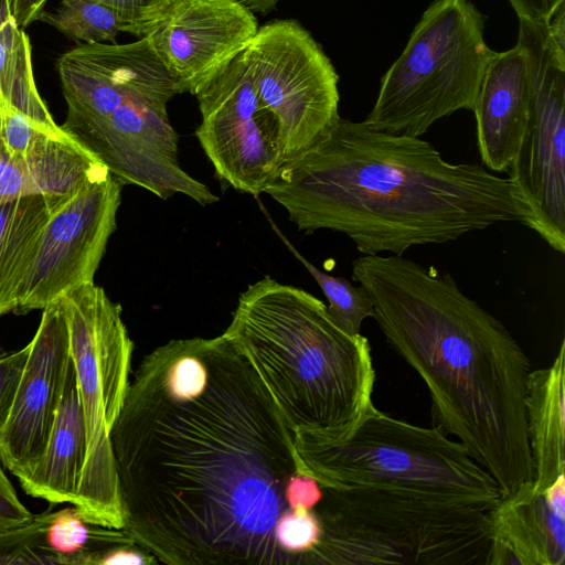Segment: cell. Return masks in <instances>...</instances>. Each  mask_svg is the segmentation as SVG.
<instances>
[{"instance_id":"obj_13","label":"cell","mask_w":565,"mask_h":565,"mask_svg":"<svg viewBox=\"0 0 565 565\" xmlns=\"http://www.w3.org/2000/svg\"><path fill=\"white\" fill-rule=\"evenodd\" d=\"M120 194L121 184L108 172L51 214L20 286L14 313L44 309L66 291L94 281L116 228Z\"/></svg>"},{"instance_id":"obj_30","label":"cell","mask_w":565,"mask_h":565,"mask_svg":"<svg viewBox=\"0 0 565 565\" xmlns=\"http://www.w3.org/2000/svg\"><path fill=\"white\" fill-rule=\"evenodd\" d=\"M159 561L138 544L111 548L96 559L95 565H151Z\"/></svg>"},{"instance_id":"obj_12","label":"cell","mask_w":565,"mask_h":565,"mask_svg":"<svg viewBox=\"0 0 565 565\" xmlns=\"http://www.w3.org/2000/svg\"><path fill=\"white\" fill-rule=\"evenodd\" d=\"M255 13L237 0H158L124 32L145 39L178 84L195 95L252 41Z\"/></svg>"},{"instance_id":"obj_20","label":"cell","mask_w":565,"mask_h":565,"mask_svg":"<svg viewBox=\"0 0 565 565\" xmlns=\"http://www.w3.org/2000/svg\"><path fill=\"white\" fill-rule=\"evenodd\" d=\"M57 209L43 195H24L0 204V316L14 312L43 228Z\"/></svg>"},{"instance_id":"obj_23","label":"cell","mask_w":565,"mask_h":565,"mask_svg":"<svg viewBox=\"0 0 565 565\" xmlns=\"http://www.w3.org/2000/svg\"><path fill=\"white\" fill-rule=\"evenodd\" d=\"M275 231L321 288L329 302L327 310L334 322L351 335L360 334L363 321L373 318L374 312L367 290L362 285L353 286L344 277L322 271L305 258L279 230L275 227Z\"/></svg>"},{"instance_id":"obj_19","label":"cell","mask_w":565,"mask_h":565,"mask_svg":"<svg viewBox=\"0 0 565 565\" xmlns=\"http://www.w3.org/2000/svg\"><path fill=\"white\" fill-rule=\"evenodd\" d=\"M565 341L551 365L531 371L525 418L533 467V489L541 493L565 469Z\"/></svg>"},{"instance_id":"obj_24","label":"cell","mask_w":565,"mask_h":565,"mask_svg":"<svg viewBox=\"0 0 565 565\" xmlns=\"http://www.w3.org/2000/svg\"><path fill=\"white\" fill-rule=\"evenodd\" d=\"M40 20L85 44L115 42L124 26L111 9L95 0H61L54 12L44 11Z\"/></svg>"},{"instance_id":"obj_35","label":"cell","mask_w":565,"mask_h":565,"mask_svg":"<svg viewBox=\"0 0 565 565\" xmlns=\"http://www.w3.org/2000/svg\"><path fill=\"white\" fill-rule=\"evenodd\" d=\"M250 9L254 13H267L271 11L279 0H237Z\"/></svg>"},{"instance_id":"obj_11","label":"cell","mask_w":565,"mask_h":565,"mask_svg":"<svg viewBox=\"0 0 565 565\" xmlns=\"http://www.w3.org/2000/svg\"><path fill=\"white\" fill-rule=\"evenodd\" d=\"M194 96L201 113L195 136L218 179L238 192L265 193L281 168L278 130L242 53Z\"/></svg>"},{"instance_id":"obj_6","label":"cell","mask_w":565,"mask_h":565,"mask_svg":"<svg viewBox=\"0 0 565 565\" xmlns=\"http://www.w3.org/2000/svg\"><path fill=\"white\" fill-rule=\"evenodd\" d=\"M312 565H488V510L374 489L323 488Z\"/></svg>"},{"instance_id":"obj_21","label":"cell","mask_w":565,"mask_h":565,"mask_svg":"<svg viewBox=\"0 0 565 565\" xmlns=\"http://www.w3.org/2000/svg\"><path fill=\"white\" fill-rule=\"evenodd\" d=\"M3 104L54 134L65 132L38 92L30 41L12 15L10 0H0V115Z\"/></svg>"},{"instance_id":"obj_7","label":"cell","mask_w":565,"mask_h":565,"mask_svg":"<svg viewBox=\"0 0 565 565\" xmlns=\"http://www.w3.org/2000/svg\"><path fill=\"white\" fill-rule=\"evenodd\" d=\"M484 17L470 0H435L381 81L370 126L419 137L459 109L473 110L494 53Z\"/></svg>"},{"instance_id":"obj_27","label":"cell","mask_w":565,"mask_h":565,"mask_svg":"<svg viewBox=\"0 0 565 565\" xmlns=\"http://www.w3.org/2000/svg\"><path fill=\"white\" fill-rule=\"evenodd\" d=\"M30 343L20 350L0 354V431L8 418Z\"/></svg>"},{"instance_id":"obj_34","label":"cell","mask_w":565,"mask_h":565,"mask_svg":"<svg viewBox=\"0 0 565 565\" xmlns=\"http://www.w3.org/2000/svg\"><path fill=\"white\" fill-rule=\"evenodd\" d=\"M541 493L550 509L559 518L565 519V475H559Z\"/></svg>"},{"instance_id":"obj_14","label":"cell","mask_w":565,"mask_h":565,"mask_svg":"<svg viewBox=\"0 0 565 565\" xmlns=\"http://www.w3.org/2000/svg\"><path fill=\"white\" fill-rule=\"evenodd\" d=\"M56 70L67 104L63 130L99 119L131 99L167 105L181 94L145 39L78 45L60 56Z\"/></svg>"},{"instance_id":"obj_16","label":"cell","mask_w":565,"mask_h":565,"mask_svg":"<svg viewBox=\"0 0 565 565\" xmlns=\"http://www.w3.org/2000/svg\"><path fill=\"white\" fill-rule=\"evenodd\" d=\"M531 76L524 52H494L475 104L476 132L482 166L507 172L512 163L531 107Z\"/></svg>"},{"instance_id":"obj_18","label":"cell","mask_w":565,"mask_h":565,"mask_svg":"<svg viewBox=\"0 0 565 565\" xmlns=\"http://www.w3.org/2000/svg\"><path fill=\"white\" fill-rule=\"evenodd\" d=\"M86 454V430L72 363L56 417L40 460L18 479L31 497L74 502Z\"/></svg>"},{"instance_id":"obj_25","label":"cell","mask_w":565,"mask_h":565,"mask_svg":"<svg viewBox=\"0 0 565 565\" xmlns=\"http://www.w3.org/2000/svg\"><path fill=\"white\" fill-rule=\"evenodd\" d=\"M53 514L49 508L20 526L0 531V564H65L45 541Z\"/></svg>"},{"instance_id":"obj_3","label":"cell","mask_w":565,"mask_h":565,"mask_svg":"<svg viewBox=\"0 0 565 565\" xmlns=\"http://www.w3.org/2000/svg\"><path fill=\"white\" fill-rule=\"evenodd\" d=\"M265 193L299 231L344 234L362 255H403L524 220L508 178L479 163H450L419 137L343 118L284 164Z\"/></svg>"},{"instance_id":"obj_32","label":"cell","mask_w":565,"mask_h":565,"mask_svg":"<svg viewBox=\"0 0 565 565\" xmlns=\"http://www.w3.org/2000/svg\"><path fill=\"white\" fill-rule=\"evenodd\" d=\"M111 9L122 21V32L125 26L138 18V15L149 6L158 0H95Z\"/></svg>"},{"instance_id":"obj_15","label":"cell","mask_w":565,"mask_h":565,"mask_svg":"<svg viewBox=\"0 0 565 565\" xmlns=\"http://www.w3.org/2000/svg\"><path fill=\"white\" fill-rule=\"evenodd\" d=\"M43 310L39 328L0 431V461L17 478L42 457L73 363L60 298Z\"/></svg>"},{"instance_id":"obj_2","label":"cell","mask_w":565,"mask_h":565,"mask_svg":"<svg viewBox=\"0 0 565 565\" xmlns=\"http://www.w3.org/2000/svg\"><path fill=\"white\" fill-rule=\"evenodd\" d=\"M352 278L390 345L426 384L435 426L459 439L501 495L532 480L525 396L531 363L507 327L451 275L402 255H362Z\"/></svg>"},{"instance_id":"obj_17","label":"cell","mask_w":565,"mask_h":565,"mask_svg":"<svg viewBox=\"0 0 565 565\" xmlns=\"http://www.w3.org/2000/svg\"><path fill=\"white\" fill-rule=\"evenodd\" d=\"M488 565H564L565 519L556 515L529 480L488 510Z\"/></svg>"},{"instance_id":"obj_31","label":"cell","mask_w":565,"mask_h":565,"mask_svg":"<svg viewBox=\"0 0 565 565\" xmlns=\"http://www.w3.org/2000/svg\"><path fill=\"white\" fill-rule=\"evenodd\" d=\"M519 19L547 22L565 0H509Z\"/></svg>"},{"instance_id":"obj_26","label":"cell","mask_w":565,"mask_h":565,"mask_svg":"<svg viewBox=\"0 0 565 565\" xmlns=\"http://www.w3.org/2000/svg\"><path fill=\"white\" fill-rule=\"evenodd\" d=\"M0 134L13 156L24 157L44 135L54 132L43 128L25 114L3 104L0 115Z\"/></svg>"},{"instance_id":"obj_33","label":"cell","mask_w":565,"mask_h":565,"mask_svg":"<svg viewBox=\"0 0 565 565\" xmlns=\"http://www.w3.org/2000/svg\"><path fill=\"white\" fill-rule=\"evenodd\" d=\"M47 0H10L11 12L20 28H25L36 20L41 14Z\"/></svg>"},{"instance_id":"obj_4","label":"cell","mask_w":565,"mask_h":565,"mask_svg":"<svg viewBox=\"0 0 565 565\" xmlns=\"http://www.w3.org/2000/svg\"><path fill=\"white\" fill-rule=\"evenodd\" d=\"M253 365L288 427L335 435L373 405L369 340L343 331L307 290L264 276L222 333Z\"/></svg>"},{"instance_id":"obj_29","label":"cell","mask_w":565,"mask_h":565,"mask_svg":"<svg viewBox=\"0 0 565 565\" xmlns=\"http://www.w3.org/2000/svg\"><path fill=\"white\" fill-rule=\"evenodd\" d=\"M33 514L18 498L12 483L0 467V531H7L29 522Z\"/></svg>"},{"instance_id":"obj_28","label":"cell","mask_w":565,"mask_h":565,"mask_svg":"<svg viewBox=\"0 0 565 565\" xmlns=\"http://www.w3.org/2000/svg\"><path fill=\"white\" fill-rule=\"evenodd\" d=\"M285 499L292 510H315L323 499V488L308 472L292 475L285 489Z\"/></svg>"},{"instance_id":"obj_5","label":"cell","mask_w":565,"mask_h":565,"mask_svg":"<svg viewBox=\"0 0 565 565\" xmlns=\"http://www.w3.org/2000/svg\"><path fill=\"white\" fill-rule=\"evenodd\" d=\"M294 444L322 488L392 491L484 510L501 497L461 443L438 426L396 419L374 404L339 434L295 433Z\"/></svg>"},{"instance_id":"obj_22","label":"cell","mask_w":565,"mask_h":565,"mask_svg":"<svg viewBox=\"0 0 565 565\" xmlns=\"http://www.w3.org/2000/svg\"><path fill=\"white\" fill-rule=\"evenodd\" d=\"M47 546L61 555L65 564L95 565L103 553L136 544L122 529H108L84 521L77 509L54 512L45 532Z\"/></svg>"},{"instance_id":"obj_8","label":"cell","mask_w":565,"mask_h":565,"mask_svg":"<svg viewBox=\"0 0 565 565\" xmlns=\"http://www.w3.org/2000/svg\"><path fill=\"white\" fill-rule=\"evenodd\" d=\"M86 430V454L73 505L90 524L124 529L109 438L129 386L134 343L121 308L93 282L60 297Z\"/></svg>"},{"instance_id":"obj_1","label":"cell","mask_w":565,"mask_h":565,"mask_svg":"<svg viewBox=\"0 0 565 565\" xmlns=\"http://www.w3.org/2000/svg\"><path fill=\"white\" fill-rule=\"evenodd\" d=\"M109 438L124 531L169 565H290L277 529L307 472L270 393L223 335L146 355Z\"/></svg>"},{"instance_id":"obj_10","label":"cell","mask_w":565,"mask_h":565,"mask_svg":"<svg viewBox=\"0 0 565 565\" xmlns=\"http://www.w3.org/2000/svg\"><path fill=\"white\" fill-rule=\"evenodd\" d=\"M259 100L278 130L281 167L326 140L339 119V76L296 20L258 28L242 52Z\"/></svg>"},{"instance_id":"obj_9","label":"cell","mask_w":565,"mask_h":565,"mask_svg":"<svg viewBox=\"0 0 565 565\" xmlns=\"http://www.w3.org/2000/svg\"><path fill=\"white\" fill-rule=\"evenodd\" d=\"M531 76L529 120L508 169L523 225L565 253V18L519 19Z\"/></svg>"}]
</instances>
